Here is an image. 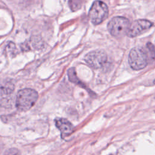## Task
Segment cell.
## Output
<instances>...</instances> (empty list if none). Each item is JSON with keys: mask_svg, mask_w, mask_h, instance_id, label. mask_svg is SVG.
Instances as JSON below:
<instances>
[{"mask_svg": "<svg viewBox=\"0 0 155 155\" xmlns=\"http://www.w3.org/2000/svg\"><path fill=\"white\" fill-rule=\"evenodd\" d=\"M68 78L70 79V81L74 84H78V85H80L82 87L85 88V86L84 85V84H83L78 78V76L76 75V71L74 68H71L68 70Z\"/></svg>", "mask_w": 155, "mask_h": 155, "instance_id": "cell-10", "label": "cell"}, {"mask_svg": "<svg viewBox=\"0 0 155 155\" xmlns=\"http://www.w3.org/2000/svg\"><path fill=\"white\" fill-rule=\"evenodd\" d=\"M38 98V93L31 88H24L18 92L16 98V107L18 110L25 111L30 109Z\"/></svg>", "mask_w": 155, "mask_h": 155, "instance_id": "cell-1", "label": "cell"}, {"mask_svg": "<svg viewBox=\"0 0 155 155\" xmlns=\"http://www.w3.org/2000/svg\"><path fill=\"white\" fill-rule=\"evenodd\" d=\"M108 16L107 5L101 1H95L90 10L89 17L94 25H98L105 20Z\"/></svg>", "mask_w": 155, "mask_h": 155, "instance_id": "cell-4", "label": "cell"}, {"mask_svg": "<svg viewBox=\"0 0 155 155\" xmlns=\"http://www.w3.org/2000/svg\"><path fill=\"white\" fill-rule=\"evenodd\" d=\"M14 88L12 84L0 87V108H10L12 107L14 97Z\"/></svg>", "mask_w": 155, "mask_h": 155, "instance_id": "cell-7", "label": "cell"}, {"mask_svg": "<svg viewBox=\"0 0 155 155\" xmlns=\"http://www.w3.org/2000/svg\"><path fill=\"white\" fill-rule=\"evenodd\" d=\"M86 63L94 69L101 68L107 62V55L103 50H94L88 53L85 56Z\"/></svg>", "mask_w": 155, "mask_h": 155, "instance_id": "cell-5", "label": "cell"}, {"mask_svg": "<svg viewBox=\"0 0 155 155\" xmlns=\"http://www.w3.org/2000/svg\"><path fill=\"white\" fill-rule=\"evenodd\" d=\"M55 124L56 127L61 132L62 137L68 136L73 131V126L66 119L57 118L55 119Z\"/></svg>", "mask_w": 155, "mask_h": 155, "instance_id": "cell-8", "label": "cell"}, {"mask_svg": "<svg viewBox=\"0 0 155 155\" xmlns=\"http://www.w3.org/2000/svg\"><path fill=\"white\" fill-rule=\"evenodd\" d=\"M130 23L124 17L117 16L113 18L108 22L107 27L110 33L116 38H120L127 34Z\"/></svg>", "mask_w": 155, "mask_h": 155, "instance_id": "cell-3", "label": "cell"}, {"mask_svg": "<svg viewBox=\"0 0 155 155\" xmlns=\"http://www.w3.org/2000/svg\"><path fill=\"white\" fill-rule=\"evenodd\" d=\"M128 63L131 68L135 70L145 68L148 64L145 48L141 47H136L132 48L128 55Z\"/></svg>", "mask_w": 155, "mask_h": 155, "instance_id": "cell-2", "label": "cell"}, {"mask_svg": "<svg viewBox=\"0 0 155 155\" xmlns=\"http://www.w3.org/2000/svg\"><path fill=\"white\" fill-rule=\"evenodd\" d=\"M145 50L148 56V64L155 62V47L154 45L152 43L148 42L146 45Z\"/></svg>", "mask_w": 155, "mask_h": 155, "instance_id": "cell-9", "label": "cell"}, {"mask_svg": "<svg viewBox=\"0 0 155 155\" xmlns=\"http://www.w3.org/2000/svg\"><path fill=\"white\" fill-rule=\"evenodd\" d=\"M4 155H21V154L18 149L13 148L7 150Z\"/></svg>", "mask_w": 155, "mask_h": 155, "instance_id": "cell-12", "label": "cell"}, {"mask_svg": "<svg viewBox=\"0 0 155 155\" xmlns=\"http://www.w3.org/2000/svg\"><path fill=\"white\" fill-rule=\"evenodd\" d=\"M153 83H154V84H155V79L154 80V81H153Z\"/></svg>", "mask_w": 155, "mask_h": 155, "instance_id": "cell-13", "label": "cell"}, {"mask_svg": "<svg viewBox=\"0 0 155 155\" xmlns=\"http://www.w3.org/2000/svg\"><path fill=\"white\" fill-rule=\"evenodd\" d=\"M84 1L85 0H69L68 5L71 11L74 12L79 10L81 7Z\"/></svg>", "mask_w": 155, "mask_h": 155, "instance_id": "cell-11", "label": "cell"}, {"mask_svg": "<svg viewBox=\"0 0 155 155\" xmlns=\"http://www.w3.org/2000/svg\"><path fill=\"white\" fill-rule=\"evenodd\" d=\"M153 25V23L147 19H137L130 24L126 35L130 38L139 36L142 32L148 30Z\"/></svg>", "mask_w": 155, "mask_h": 155, "instance_id": "cell-6", "label": "cell"}]
</instances>
